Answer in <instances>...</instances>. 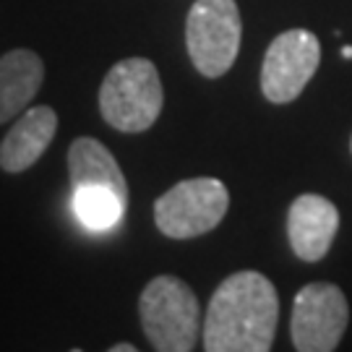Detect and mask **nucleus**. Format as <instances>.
I'll list each match as a JSON object with an SVG mask.
<instances>
[{"label": "nucleus", "instance_id": "obj_8", "mask_svg": "<svg viewBox=\"0 0 352 352\" xmlns=\"http://www.w3.org/2000/svg\"><path fill=\"white\" fill-rule=\"evenodd\" d=\"M340 230V212L337 206L318 196L302 193L289 204L287 212V238L289 248L302 261H321L329 253L331 243Z\"/></svg>", "mask_w": 352, "mask_h": 352}, {"label": "nucleus", "instance_id": "obj_10", "mask_svg": "<svg viewBox=\"0 0 352 352\" xmlns=\"http://www.w3.org/2000/svg\"><path fill=\"white\" fill-rule=\"evenodd\" d=\"M45 81V63L34 50L6 52L0 58V123L24 113Z\"/></svg>", "mask_w": 352, "mask_h": 352}, {"label": "nucleus", "instance_id": "obj_5", "mask_svg": "<svg viewBox=\"0 0 352 352\" xmlns=\"http://www.w3.org/2000/svg\"><path fill=\"white\" fill-rule=\"evenodd\" d=\"M230 209L227 186L217 177H190L167 190L154 204V222L173 240L212 232Z\"/></svg>", "mask_w": 352, "mask_h": 352}, {"label": "nucleus", "instance_id": "obj_1", "mask_svg": "<svg viewBox=\"0 0 352 352\" xmlns=\"http://www.w3.org/2000/svg\"><path fill=\"white\" fill-rule=\"evenodd\" d=\"M279 298L258 272H235L214 289L206 321V352H266L274 344Z\"/></svg>", "mask_w": 352, "mask_h": 352}, {"label": "nucleus", "instance_id": "obj_9", "mask_svg": "<svg viewBox=\"0 0 352 352\" xmlns=\"http://www.w3.org/2000/svg\"><path fill=\"white\" fill-rule=\"evenodd\" d=\"M58 133V113L50 104H39L13 123L0 144V167L6 173H24L47 151Z\"/></svg>", "mask_w": 352, "mask_h": 352}, {"label": "nucleus", "instance_id": "obj_3", "mask_svg": "<svg viewBox=\"0 0 352 352\" xmlns=\"http://www.w3.org/2000/svg\"><path fill=\"white\" fill-rule=\"evenodd\" d=\"M144 334L160 352H190L201 334V308L196 292L177 277L162 274L139 298Z\"/></svg>", "mask_w": 352, "mask_h": 352}, {"label": "nucleus", "instance_id": "obj_11", "mask_svg": "<svg viewBox=\"0 0 352 352\" xmlns=\"http://www.w3.org/2000/svg\"><path fill=\"white\" fill-rule=\"evenodd\" d=\"M68 175L74 188H107L128 201V183L115 157L102 141L81 136L68 149Z\"/></svg>", "mask_w": 352, "mask_h": 352}, {"label": "nucleus", "instance_id": "obj_4", "mask_svg": "<svg viewBox=\"0 0 352 352\" xmlns=\"http://www.w3.org/2000/svg\"><path fill=\"white\" fill-rule=\"evenodd\" d=\"M243 21L235 0H196L186 19L190 63L206 78L225 76L240 50Z\"/></svg>", "mask_w": 352, "mask_h": 352}, {"label": "nucleus", "instance_id": "obj_2", "mask_svg": "<svg viewBox=\"0 0 352 352\" xmlns=\"http://www.w3.org/2000/svg\"><path fill=\"white\" fill-rule=\"evenodd\" d=\"M162 78L149 58H126L115 63L100 87L102 118L123 133L151 128L162 113Z\"/></svg>", "mask_w": 352, "mask_h": 352}, {"label": "nucleus", "instance_id": "obj_12", "mask_svg": "<svg viewBox=\"0 0 352 352\" xmlns=\"http://www.w3.org/2000/svg\"><path fill=\"white\" fill-rule=\"evenodd\" d=\"M128 201L107 188H74V209L81 225L102 232L120 222Z\"/></svg>", "mask_w": 352, "mask_h": 352}, {"label": "nucleus", "instance_id": "obj_7", "mask_svg": "<svg viewBox=\"0 0 352 352\" xmlns=\"http://www.w3.org/2000/svg\"><path fill=\"white\" fill-rule=\"evenodd\" d=\"M321 63V45L308 29H287L269 45L261 65V91L274 104L298 100Z\"/></svg>", "mask_w": 352, "mask_h": 352}, {"label": "nucleus", "instance_id": "obj_14", "mask_svg": "<svg viewBox=\"0 0 352 352\" xmlns=\"http://www.w3.org/2000/svg\"><path fill=\"white\" fill-rule=\"evenodd\" d=\"M342 58L352 60V47H350V45H344V47H342Z\"/></svg>", "mask_w": 352, "mask_h": 352}, {"label": "nucleus", "instance_id": "obj_6", "mask_svg": "<svg viewBox=\"0 0 352 352\" xmlns=\"http://www.w3.org/2000/svg\"><path fill=\"white\" fill-rule=\"evenodd\" d=\"M350 305L337 285L311 282L295 295L289 334L300 352H331L344 337Z\"/></svg>", "mask_w": 352, "mask_h": 352}, {"label": "nucleus", "instance_id": "obj_13", "mask_svg": "<svg viewBox=\"0 0 352 352\" xmlns=\"http://www.w3.org/2000/svg\"><path fill=\"white\" fill-rule=\"evenodd\" d=\"M110 352H136V347L123 342V344H113V347H110Z\"/></svg>", "mask_w": 352, "mask_h": 352}]
</instances>
